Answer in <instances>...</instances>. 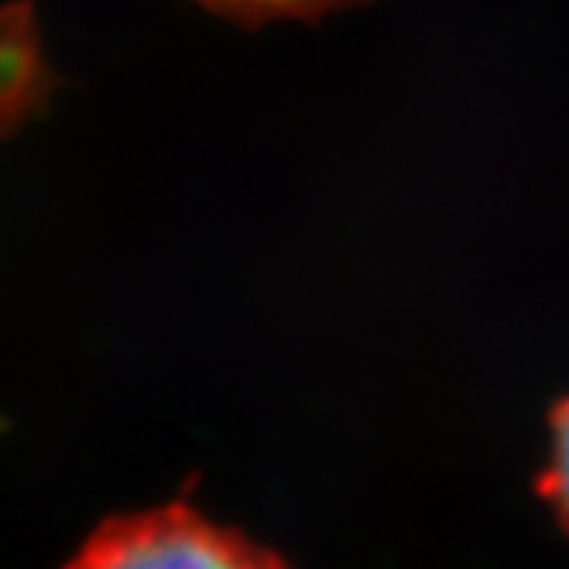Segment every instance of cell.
I'll return each instance as SVG.
<instances>
[{
  "label": "cell",
  "mask_w": 569,
  "mask_h": 569,
  "mask_svg": "<svg viewBox=\"0 0 569 569\" xmlns=\"http://www.w3.org/2000/svg\"><path fill=\"white\" fill-rule=\"evenodd\" d=\"M66 569H292L248 536L202 518L189 505L103 521Z\"/></svg>",
  "instance_id": "6da1fadb"
},
{
  "label": "cell",
  "mask_w": 569,
  "mask_h": 569,
  "mask_svg": "<svg viewBox=\"0 0 569 569\" xmlns=\"http://www.w3.org/2000/svg\"><path fill=\"white\" fill-rule=\"evenodd\" d=\"M542 491L559 508V518L569 525V398L552 412V467L542 480Z\"/></svg>",
  "instance_id": "7a4b0ae2"
},
{
  "label": "cell",
  "mask_w": 569,
  "mask_h": 569,
  "mask_svg": "<svg viewBox=\"0 0 569 569\" xmlns=\"http://www.w3.org/2000/svg\"><path fill=\"white\" fill-rule=\"evenodd\" d=\"M213 8H227L237 14H289V11H309L330 0H207Z\"/></svg>",
  "instance_id": "3957f363"
}]
</instances>
